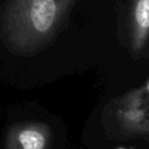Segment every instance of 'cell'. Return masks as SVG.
Instances as JSON below:
<instances>
[{
	"label": "cell",
	"instance_id": "cell-2",
	"mask_svg": "<svg viewBox=\"0 0 149 149\" xmlns=\"http://www.w3.org/2000/svg\"><path fill=\"white\" fill-rule=\"evenodd\" d=\"M148 82H146L144 86L129 92L120 101L116 118L125 134H148Z\"/></svg>",
	"mask_w": 149,
	"mask_h": 149
},
{
	"label": "cell",
	"instance_id": "cell-1",
	"mask_svg": "<svg viewBox=\"0 0 149 149\" xmlns=\"http://www.w3.org/2000/svg\"><path fill=\"white\" fill-rule=\"evenodd\" d=\"M76 0H8L0 30L5 41L19 53L42 47L57 32Z\"/></svg>",
	"mask_w": 149,
	"mask_h": 149
},
{
	"label": "cell",
	"instance_id": "cell-4",
	"mask_svg": "<svg viewBox=\"0 0 149 149\" xmlns=\"http://www.w3.org/2000/svg\"><path fill=\"white\" fill-rule=\"evenodd\" d=\"M132 47L136 53L144 50L148 41L149 0H132L131 7Z\"/></svg>",
	"mask_w": 149,
	"mask_h": 149
},
{
	"label": "cell",
	"instance_id": "cell-3",
	"mask_svg": "<svg viewBox=\"0 0 149 149\" xmlns=\"http://www.w3.org/2000/svg\"><path fill=\"white\" fill-rule=\"evenodd\" d=\"M51 141L52 132L47 124L19 123L9 128L5 149H49Z\"/></svg>",
	"mask_w": 149,
	"mask_h": 149
}]
</instances>
